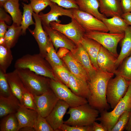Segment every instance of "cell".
<instances>
[{"label": "cell", "instance_id": "6da1fadb", "mask_svg": "<svg viewBox=\"0 0 131 131\" xmlns=\"http://www.w3.org/2000/svg\"><path fill=\"white\" fill-rule=\"evenodd\" d=\"M114 74L99 69L95 75L89 78L87 81L89 90L87 99L88 103L100 113L107 110L110 107L107 100L106 93L108 82Z\"/></svg>", "mask_w": 131, "mask_h": 131}, {"label": "cell", "instance_id": "7a4b0ae2", "mask_svg": "<svg viewBox=\"0 0 131 131\" xmlns=\"http://www.w3.org/2000/svg\"><path fill=\"white\" fill-rule=\"evenodd\" d=\"M14 67L16 69H28L37 74L57 81L51 67L39 53L23 56L16 60Z\"/></svg>", "mask_w": 131, "mask_h": 131}, {"label": "cell", "instance_id": "3957f363", "mask_svg": "<svg viewBox=\"0 0 131 131\" xmlns=\"http://www.w3.org/2000/svg\"><path fill=\"white\" fill-rule=\"evenodd\" d=\"M99 113L88 103L69 107L67 114L70 115V117L64 123L71 126L90 125L96 121Z\"/></svg>", "mask_w": 131, "mask_h": 131}, {"label": "cell", "instance_id": "277c9868", "mask_svg": "<svg viewBox=\"0 0 131 131\" xmlns=\"http://www.w3.org/2000/svg\"><path fill=\"white\" fill-rule=\"evenodd\" d=\"M113 110L110 112L105 110L101 112L100 116L96 121H100L107 129L111 131L120 116L125 112L131 110V81L127 91Z\"/></svg>", "mask_w": 131, "mask_h": 131}, {"label": "cell", "instance_id": "5b68a950", "mask_svg": "<svg viewBox=\"0 0 131 131\" xmlns=\"http://www.w3.org/2000/svg\"><path fill=\"white\" fill-rule=\"evenodd\" d=\"M16 69L26 88L33 95H41L51 89L50 78L28 69Z\"/></svg>", "mask_w": 131, "mask_h": 131}, {"label": "cell", "instance_id": "8992f818", "mask_svg": "<svg viewBox=\"0 0 131 131\" xmlns=\"http://www.w3.org/2000/svg\"><path fill=\"white\" fill-rule=\"evenodd\" d=\"M130 81L123 77L116 75L109 80L106 95L107 100L110 107L113 109L126 93Z\"/></svg>", "mask_w": 131, "mask_h": 131}, {"label": "cell", "instance_id": "52a82bcc", "mask_svg": "<svg viewBox=\"0 0 131 131\" xmlns=\"http://www.w3.org/2000/svg\"><path fill=\"white\" fill-rule=\"evenodd\" d=\"M50 87L59 99L63 100L70 107H73L88 103L87 99L77 96L66 85L58 81L50 79Z\"/></svg>", "mask_w": 131, "mask_h": 131}, {"label": "cell", "instance_id": "ba28073f", "mask_svg": "<svg viewBox=\"0 0 131 131\" xmlns=\"http://www.w3.org/2000/svg\"><path fill=\"white\" fill-rule=\"evenodd\" d=\"M124 35V33L113 34L98 31L86 32L84 35L96 41L117 58L119 55L117 51V45Z\"/></svg>", "mask_w": 131, "mask_h": 131}, {"label": "cell", "instance_id": "9c48e42d", "mask_svg": "<svg viewBox=\"0 0 131 131\" xmlns=\"http://www.w3.org/2000/svg\"><path fill=\"white\" fill-rule=\"evenodd\" d=\"M67 24H62L55 21L49 23L53 29L60 32L71 40L77 45L80 43L86 32L85 29L74 18Z\"/></svg>", "mask_w": 131, "mask_h": 131}, {"label": "cell", "instance_id": "30bf717a", "mask_svg": "<svg viewBox=\"0 0 131 131\" xmlns=\"http://www.w3.org/2000/svg\"><path fill=\"white\" fill-rule=\"evenodd\" d=\"M74 18L86 32L98 31L108 32V31L103 22L92 15L79 9L71 8Z\"/></svg>", "mask_w": 131, "mask_h": 131}, {"label": "cell", "instance_id": "8fae6325", "mask_svg": "<svg viewBox=\"0 0 131 131\" xmlns=\"http://www.w3.org/2000/svg\"><path fill=\"white\" fill-rule=\"evenodd\" d=\"M33 16L35 21L34 30L28 29L36 41L39 49V53L45 58L47 50L52 43L48 35L44 29L39 15L33 12Z\"/></svg>", "mask_w": 131, "mask_h": 131}, {"label": "cell", "instance_id": "7c38bea8", "mask_svg": "<svg viewBox=\"0 0 131 131\" xmlns=\"http://www.w3.org/2000/svg\"><path fill=\"white\" fill-rule=\"evenodd\" d=\"M38 115L44 118L50 113L59 100L51 90L40 95H33Z\"/></svg>", "mask_w": 131, "mask_h": 131}, {"label": "cell", "instance_id": "4fadbf2b", "mask_svg": "<svg viewBox=\"0 0 131 131\" xmlns=\"http://www.w3.org/2000/svg\"><path fill=\"white\" fill-rule=\"evenodd\" d=\"M43 28L49 36L57 51L59 48H66L72 52L76 45L71 40L59 31L52 28L50 25H42Z\"/></svg>", "mask_w": 131, "mask_h": 131}, {"label": "cell", "instance_id": "5bb4252c", "mask_svg": "<svg viewBox=\"0 0 131 131\" xmlns=\"http://www.w3.org/2000/svg\"><path fill=\"white\" fill-rule=\"evenodd\" d=\"M69 107L65 101L59 99L50 113L45 118L54 131H59L60 127L64 123V116Z\"/></svg>", "mask_w": 131, "mask_h": 131}, {"label": "cell", "instance_id": "9a60e30c", "mask_svg": "<svg viewBox=\"0 0 131 131\" xmlns=\"http://www.w3.org/2000/svg\"><path fill=\"white\" fill-rule=\"evenodd\" d=\"M49 6L50 10L49 12L45 14L40 13L42 25H49L50 22L53 21L60 23L61 21L58 19L59 16H65L71 18H74L71 9H64L52 1Z\"/></svg>", "mask_w": 131, "mask_h": 131}, {"label": "cell", "instance_id": "2e32d148", "mask_svg": "<svg viewBox=\"0 0 131 131\" xmlns=\"http://www.w3.org/2000/svg\"><path fill=\"white\" fill-rule=\"evenodd\" d=\"M117 58L102 46L97 59L99 69L105 72L115 74L117 69Z\"/></svg>", "mask_w": 131, "mask_h": 131}, {"label": "cell", "instance_id": "e0dca14e", "mask_svg": "<svg viewBox=\"0 0 131 131\" xmlns=\"http://www.w3.org/2000/svg\"><path fill=\"white\" fill-rule=\"evenodd\" d=\"M76 45L71 52L74 58L81 64L87 73L89 78L95 75L97 71L93 66L86 50L81 43Z\"/></svg>", "mask_w": 131, "mask_h": 131}, {"label": "cell", "instance_id": "ac0fdd59", "mask_svg": "<svg viewBox=\"0 0 131 131\" xmlns=\"http://www.w3.org/2000/svg\"><path fill=\"white\" fill-rule=\"evenodd\" d=\"M15 114L18 123V131L24 127H33L38 115L36 111L27 108L22 105Z\"/></svg>", "mask_w": 131, "mask_h": 131}, {"label": "cell", "instance_id": "d6986e66", "mask_svg": "<svg viewBox=\"0 0 131 131\" xmlns=\"http://www.w3.org/2000/svg\"><path fill=\"white\" fill-rule=\"evenodd\" d=\"M6 77L11 91L19 100L21 104L23 105V95L27 89L19 76L16 70L6 74Z\"/></svg>", "mask_w": 131, "mask_h": 131}, {"label": "cell", "instance_id": "ffe728a7", "mask_svg": "<svg viewBox=\"0 0 131 131\" xmlns=\"http://www.w3.org/2000/svg\"><path fill=\"white\" fill-rule=\"evenodd\" d=\"M62 59L71 73L77 77L87 82L89 79L87 73L74 58L71 51Z\"/></svg>", "mask_w": 131, "mask_h": 131}, {"label": "cell", "instance_id": "44dd1931", "mask_svg": "<svg viewBox=\"0 0 131 131\" xmlns=\"http://www.w3.org/2000/svg\"><path fill=\"white\" fill-rule=\"evenodd\" d=\"M100 12L106 17H121L123 13L120 0H98Z\"/></svg>", "mask_w": 131, "mask_h": 131}, {"label": "cell", "instance_id": "7402d4cb", "mask_svg": "<svg viewBox=\"0 0 131 131\" xmlns=\"http://www.w3.org/2000/svg\"><path fill=\"white\" fill-rule=\"evenodd\" d=\"M21 105L13 94L5 97L0 96V117L11 114L16 113Z\"/></svg>", "mask_w": 131, "mask_h": 131}, {"label": "cell", "instance_id": "603a6c76", "mask_svg": "<svg viewBox=\"0 0 131 131\" xmlns=\"http://www.w3.org/2000/svg\"><path fill=\"white\" fill-rule=\"evenodd\" d=\"M80 43L87 52L93 66L97 70H99L97 59L101 45L96 41L84 36Z\"/></svg>", "mask_w": 131, "mask_h": 131}, {"label": "cell", "instance_id": "cb8c5ba5", "mask_svg": "<svg viewBox=\"0 0 131 131\" xmlns=\"http://www.w3.org/2000/svg\"><path fill=\"white\" fill-rule=\"evenodd\" d=\"M68 87L77 96L87 98L89 90L87 82L77 77L70 72Z\"/></svg>", "mask_w": 131, "mask_h": 131}, {"label": "cell", "instance_id": "d4e9b609", "mask_svg": "<svg viewBox=\"0 0 131 131\" xmlns=\"http://www.w3.org/2000/svg\"><path fill=\"white\" fill-rule=\"evenodd\" d=\"M101 21L104 24L109 33L113 34L124 33L129 25L120 17L115 16L109 18H104Z\"/></svg>", "mask_w": 131, "mask_h": 131}, {"label": "cell", "instance_id": "484cf974", "mask_svg": "<svg viewBox=\"0 0 131 131\" xmlns=\"http://www.w3.org/2000/svg\"><path fill=\"white\" fill-rule=\"evenodd\" d=\"M76 1L80 10L90 14L101 20L106 18L99 11V4L98 0H76Z\"/></svg>", "mask_w": 131, "mask_h": 131}, {"label": "cell", "instance_id": "4316f807", "mask_svg": "<svg viewBox=\"0 0 131 131\" xmlns=\"http://www.w3.org/2000/svg\"><path fill=\"white\" fill-rule=\"evenodd\" d=\"M121 49L117 58V69L123 60L131 54V26L129 25L124 32V35L120 41Z\"/></svg>", "mask_w": 131, "mask_h": 131}, {"label": "cell", "instance_id": "83f0119b", "mask_svg": "<svg viewBox=\"0 0 131 131\" xmlns=\"http://www.w3.org/2000/svg\"><path fill=\"white\" fill-rule=\"evenodd\" d=\"M19 0H9L4 4L3 7L10 15L13 23L20 26L23 15L19 8Z\"/></svg>", "mask_w": 131, "mask_h": 131}, {"label": "cell", "instance_id": "f1b7e54d", "mask_svg": "<svg viewBox=\"0 0 131 131\" xmlns=\"http://www.w3.org/2000/svg\"><path fill=\"white\" fill-rule=\"evenodd\" d=\"M21 35L22 29L21 26L13 23L10 26H8L3 43L11 49L15 46Z\"/></svg>", "mask_w": 131, "mask_h": 131}, {"label": "cell", "instance_id": "f546056e", "mask_svg": "<svg viewBox=\"0 0 131 131\" xmlns=\"http://www.w3.org/2000/svg\"><path fill=\"white\" fill-rule=\"evenodd\" d=\"M11 49L4 43L0 44V70L5 73L13 59Z\"/></svg>", "mask_w": 131, "mask_h": 131}, {"label": "cell", "instance_id": "4dcf8cb0", "mask_svg": "<svg viewBox=\"0 0 131 131\" xmlns=\"http://www.w3.org/2000/svg\"><path fill=\"white\" fill-rule=\"evenodd\" d=\"M0 121V131H18V122L15 113L9 114Z\"/></svg>", "mask_w": 131, "mask_h": 131}, {"label": "cell", "instance_id": "1f68e13d", "mask_svg": "<svg viewBox=\"0 0 131 131\" xmlns=\"http://www.w3.org/2000/svg\"><path fill=\"white\" fill-rule=\"evenodd\" d=\"M23 12L21 26L22 29V35H25L30 25L35 24L32 17L33 9L30 4H27L22 3Z\"/></svg>", "mask_w": 131, "mask_h": 131}, {"label": "cell", "instance_id": "d6a6232c", "mask_svg": "<svg viewBox=\"0 0 131 131\" xmlns=\"http://www.w3.org/2000/svg\"><path fill=\"white\" fill-rule=\"evenodd\" d=\"M119 67L115 74L131 81V54L125 58Z\"/></svg>", "mask_w": 131, "mask_h": 131}, {"label": "cell", "instance_id": "836d02e7", "mask_svg": "<svg viewBox=\"0 0 131 131\" xmlns=\"http://www.w3.org/2000/svg\"><path fill=\"white\" fill-rule=\"evenodd\" d=\"M55 77L57 81L68 86L70 71L64 65L52 67Z\"/></svg>", "mask_w": 131, "mask_h": 131}, {"label": "cell", "instance_id": "e575fe53", "mask_svg": "<svg viewBox=\"0 0 131 131\" xmlns=\"http://www.w3.org/2000/svg\"><path fill=\"white\" fill-rule=\"evenodd\" d=\"M45 58L51 67L64 65V62L58 56L52 43L47 50Z\"/></svg>", "mask_w": 131, "mask_h": 131}, {"label": "cell", "instance_id": "d590c367", "mask_svg": "<svg viewBox=\"0 0 131 131\" xmlns=\"http://www.w3.org/2000/svg\"><path fill=\"white\" fill-rule=\"evenodd\" d=\"M6 73L0 70V96L5 97L13 94L6 77Z\"/></svg>", "mask_w": 131, "mask_h": 131}, {"label": "cell", "instance_id": "8d00e7d4", "mask_svg": "<svg viewBox=\"0 0 131 131\" xmlns=\"http://www.w3.org/2000/svg\"><path fill=\"white\" fill-rule=\"evenodd\" d=\"M130 111H125L120 116L111 131H123L125 129L129 119Z\"/></svg>", "mask_w": 131, "mask_h": 131}, {"label": "cell", "instance_id": "74e56055", "mask_svg": "<svg viewBox=\"0 0 131 131\" xmlns=\"http://www.w3.org/2000/svg\"><path fill=\"white\" fill-rule=\"evenodd\" d=\"M33 128L35 131H54L46 118L39 115L35 120Z\"/></svg>", "mask_w": 131, "mask_h": 131}, {"label": "cell", "instance_id": "f35d334b", "mask_svg": "<svg viewBox=\"0 0 131 131\" xmlns=\"http://www.w3.org/2000/svg\"><path fill=\"white\" fill-rule=\"evenodd\" d=\"M23 105L25 107L37 111V107L33 95L27 89L23 95Z\"/></svg>", "mask_w": 131, "mask_h": 131}, {"label": "cell", "instance_id": "ab89813d", "mask_svg": "<svg viewBox=\"0 0 131 131\" xmlns=\"http://www.w3.org/2000/svg\"><path fill=\"white\" fill-rule=\"evenodd\" d=\"M30 4L33 11L38 14L41 11L49 6L51 1L50 0H30Z\"/></svg>", "mask_w": 131, "mask_h": 131}, {"label": "cell", "instance_id": "60d3db41", "mask_svg": "<svg viewBox=\"0 0 131 131\" xmlns=\"http://www.w3.org/2000/svg\"><path fill=\"white\" fill-rule=\"evenodd\" d=\"M91 125L83 126H71L64 123L60 127L59 131H92Z\"/></svg>", "mask_w": 131, "mask_h": 131}, {"label": "cell", "instance_id": "b9f144b4", "mask_svg": "<svg viewBox=\"0 0 131 131\" xmlns=\"http://www.w3.org/2000/svg\"><path fill=\"white\" fill-rule=\"evenodd\" d=\"M59 6L66 9H79L76 0H50Z\"/></svg>", "mask_w": 131, "mask_h": 131}, {"label": "cell", "instance_id": "7bdbcfd3", "mask_svg": "<svg viewBox=\"0 0 131 131\" xmlns=\"http://www.w3.org/2000/svg\"><path fill=\"white\" fill-rule=\"evenodd\" d=\"M2 7L0 8V21H3L6 24L10 25L13 21L12 18L6 13V11Z\"/></svg>", "mask_w": 131, "mask_h": 131}, {"label": "cell", "instance_id": "ee69618b", "mask_svg": "<svg viewBox=\"0 0 131 131\" xmlns=\"http://www.w3.org/2000/svg\"><path fill=\"white\" fill-rule=\"evenodd\" d=\"M8 26L4 21H0V44L4 43V38Z\"/></svg>", "mask_w": 131, "mask_h": 131}, {"label": "cell", "instance_id": "f6af8a7d", "mask_svg": "<svg viewBox=\"0 0 131 131\" xmlns=\"http://www.w3.org/2000/svg\"><path fill=\"white\" fill-rule=\"evenodd\" d=\"M123 13L131 12V0H120Z\"/></svg>", "mask_w": 131, "mask_h": 131}, {"label": "cell", "instance_id": "bcb514c9", "mask_svg": "<svg viewBox=\"0 0 131 131\" xmlns=\"http://www.w3.org/2000/svg\"><path fill=\"white\" fill-rule=\"evenodd\" d=\"M92 131H108L107 129L101 123L95 121L91 125Z\"/></svg>", "mask_w": 131, "mask_h": 131}, {"label": "cell", "instance_id": "7dc6e473", "mask_svg": "<svg viewBox=\"0 0 131 131\" xmlns=\"http://www.w3.org/2000/svg\"><path fill=\"white\" fill-rule=\"evenodd\" d=\"M57 54L60 58H62L70 51L68 49L64 47L59 48Z\"/></svg>", "mask_w": 131, "mask_h": 131}, {"label": "cell", "instance_id": "c3c4849f", "mask_svg": "<svg viewBox=\"0 0 131 131\" xmlns=\"http://www.w3.org/2000/svg\"><path fill=\"white\" fill-rule=\"evenodd\" d=\"M121 17L124 20L127 25L131 26V12L123 13Z\"/></svg>", "mask_w": 131, "mask_h": 131}, {"label": "cell", "instance_id": "681fc988", "mask_svg": "<svg viewBox=\"0 0 131 131\" xmlns=\"http://www.w3.org/2000/svg\"><path fill=\"white\" fill-rule=\"evenodd\" d=\"M125 130L127 131H131V110L130 111L129 119L125 127Z\"/></svg>", "mask_w": 131, "mask_h": 131}, {"label": "cell", "instance_id": "f907efd6", "mask_svg": "<svg viewBox=\"0 0 131 131\" xmlns=\"http://www.w3.org/2000/svg\"><path fill=\"white\" fill-rule=\"evenodd\" d=\"M19 131H35L33 127H25L20 129Z\"/></svg>", "mask_w": 131, "mask_h": 131}, {"label": "cell", "instance_id": "816d5d0a", "mask_svg": "<svg viewBox=\"0 0 131 131\" xmlns=\"http://www.w3.org/2000/svg\"><path fill=\"white\" fill-rule=\"evenodd\" d=\"M9 0H0V7H3L4 4Z\"/></svg>", "mask_w": 131, "mask_h": 131}, {"label": "cell", "instance_id": "f5cc1de1", "mask_svg": "<svg viewBox=\"0 0 131 131\" xmlns=\"http://www.w3.org/2000/svg\"><path fill=\"white\" fill-rule=\"evenodd\" d=\"M26 2L28 0H22Z\"/></svg>", "mask_w": 131, "mask_h": 131}]
</instances>
